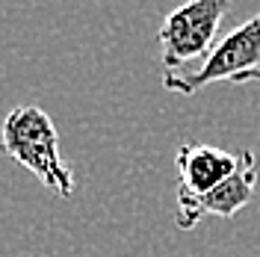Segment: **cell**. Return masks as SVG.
Instances as JSON below:
<instances>
[{"mask_svg":"<svg viewBox=\"0 0 260 257\" xmlns=\"http://www.w3.org/2000/svg\"><path fill=\"white\" fill-rule=\"evenodd\" d=\"M251 68H260V12L240 24L234 33H228L219 45H213V50L201 59L198 68L180 74H162V89L195 95L210 83L234 80Z\"/></svg>","mask_w":260,"mask_h":257,"instance_id":"obj_3","label":"cell"},{"mask_svg":"<svg viewBox=\"0 0 260 257\" xmlns=\"http://www.w3.org/2000/svg\"><path fill=\"white\" fill-rule=\"evenodd\" d=\"M240 163L231 175L201 195L178 192V210H175V225L180 231H192L204 216H219V219H231L254 198L257 189V157L254 151H237Z\"/></svg>","mask_w":260,"mask_h":257,"instance_id":"obj_4","label":"cell"},{"mask_svg":"<svg viewBox=\"0 0 260 257\" xmlns=\"http://www.w3.org/2000/svg\"><path fill=\"white\" fill-rule=\"evenodd\" d=\"M240 163V154H228L222 148L213 145H201V142H186L178 148V192H189V195H201L219 186Z\"/></svg>","mask_w":260,"mask_h":257,"instance_id":"obj_5","label":"cell"},{"mask_svg":"<svg viewBox=\"0 0 260 257\" xmlns=\"http://www.w3.org/2000/svg\"><path fill=\"white\" fill-rule=\"evenodd\" d=\"M0 154L27 169L42 186L59 198L74 195V175L62 160L59 133L42 107H15L0 127Z\"/></svg>","mask_w":260,"mask_h":257,"instance_id":"obj_1","label":"cell"},{"mask_svg":"<svg viewBox=\"0 0 260 257\" xmlns=\"http://www.w3.org/2000/svg\"><path fill=\"white\" fill-rule=\"evenodd\" d=\"M228 9L231 0H186L166 15L157 33L166 74H180L189 62L204 59L210 53Z\"/></svg>","mask_w":260,"mask_h":257,"instance_id":"obj_2","label":"cell"},{"mask_svg":"<svg viewBox=\"0 0 260 257\" xmlns=\"http://www.w3.org/2000/svg\"><path fill=\"white\" fill-rule=\"evenodd\" d=\"M231 83H237V86H245V83H260V68H251V71H243L240 77H234Z\"/></svg>","mask_w":260,"mask_h":257,"instance_id":"obj_6","label":"cell"}]
</instances>
